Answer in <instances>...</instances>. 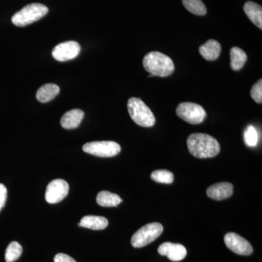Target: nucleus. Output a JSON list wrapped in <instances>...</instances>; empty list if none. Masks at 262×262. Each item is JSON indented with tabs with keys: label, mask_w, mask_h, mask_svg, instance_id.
Wrapping results in <instances>:
<instances>
[{
	"label": "nucleus",
	"mask_w": 262,
	"mask_h": 262,
	"mask_svg": "<svg viewBox=\"0 0 262 262\" xmlns=\"http://www.w3.org/2000/svg\"><path fill=\"white\" fill-rule=\"evenodd\" d=\"M182 3L186 9L193 14L196 15L206 14V7L202 0H182Z\"/></svg>",
	"instance_id": "aec40b11"
},
{
	"label": "nucleus",
	"mask_w": 262,
	"mask_h": 262,
	"mask_svg": "<svg viewBox=\"0 0 262 262\" xmlns=\"http://www.w3.org/2000/svg\"><path fill=\"white\" fill-rule=\"evenodd\" d=\"M233 185L230 183L222 182L215 184L208 188L207 195L215 201H223L230 198L233 194Z\"/></svg>",
	"instance_id": "f8f14e48"
},
{
	"label": "nucleus",
	"mask_w": 262,
	"mask_h": 262,
	"mask_svg": "<svg viewBox=\"0 0 262 262\" xmlns=\"http://www.w3.org/2000/svg\"><path fill=\"white\" fill-rule=\"evenodd\" d=\"M127 110L131 119L141 127H152L156 122L154 114L140 98H130L127 101Z\"/></svg>",
	"instance_id": "7ed1b4c3"
},
{
	"label": "nucleus",
	"mask_w": 262,
	"mask_h": 262,
	"mask_svg": "<svg viewBox=\"0 0 262 262\" xmlns=\"http://www.w3.org/2000/svg\"><path fill=\"white\" fill-rule=\"evenodd\" d=\"M49 11L48 7L39 3L27 5L12 17V22L18 27H27L46 16Z\"/></svg>",
	"instance_id": "20e7f679"
},
{
	"label": "nucleus",
	"mask_w": 262,
	"mask_h": 262,
	"mask_svg": "<svg viewBox=\"0 0 262 262\" xmlns=\"http://www.w3.org/2000/svg\"><path fill=\"white\" fill-rule=\"evenodd\" d=\"M84 115V112L79 108L70 110L61 117V126L67 130L77 128L83 120Z\"/></svg>",
	"instance_id": "ddd939ff"
},
{
	"label": "nucleus",
	"mask_w": 262,
	"mask_h": 262,
	"mask_svg": "<svg viewBox=\"0 0 262 262\" xmlns=\"http://www.w3.org/2000/svg\"><path fill=\"white\" fill-rule=\"evenodd\" d=\"M70 186L63 179H55L48 184L46 192V200L48 203L56 204L68 195Z\"/></svg>",
	"instance_id": "6e6552de"
},
{
	"label": "nucleus",
	"mask_w": 262,
	"mask_h": 262,
	"mask_svg": "<svg viewBox=\"0 0 262 262\" xmlns=\"http://www.w3.org/2000/svg\"><path fill=\"white\" fill-rule=\"evenodd\" d=\"M222 46L215 39H209L199 48L200 54L207 61H215L220 56Z\"/></svg>",
	"instance_id": "4468645a"
},
{
	"label": "nucleus",
	"mask_w": 262,
	"mask_h": 262,
	"mask_svg": "<svg viewBox=\"0 0 262 262\" xmlns=\"http://www.w3.org/2000/svg\"><path fill=\"white\" fill-rule=\"evenodd\" d=\"M81 47L75 41H67L60 43L52 52V56L58 61H67L74 59L78 56Z\"/></svg>",
	"instance_id": "1a4fd4ad"
},
{
	"label": "nucleus",
	"mask_w": 262,
	"mask_h": 262,
	"mask_svg": "<svg viewBox=\"0 0 262 262\" xmlns=\"http://www.w3.org/2000/svg\"><path fill=\"white\" fill-rule=\"evenodd\" d=\"M82 149L84 152L101 157L111 158L116 156L121 151L120 144L112 141H94L84 144Z\"/></svg>",
	"instance_id": "0eeeda50"
},
{
	"label": "nucleus",
	"mask_w": 262,
	"mask_h": 262,
	"mask_svg": "<svg viewBox=\"0 0 262 262\" xmlns=\"http://www.w3.org/2000/svg\"><path fill=\"white\" fill-rule=\"evenodd\" d=\"M163 232V225L158 222L148 224L136 232L131 238L134 248H142L158 239Z\"/></svg>",
	"instance_id": "39448f33"
},
{
	"label": "nucleus",
	"mask_w": 262,
	"mask_h": 262,
	"mask_svg": "<svg viewBox=\"0 0 262 262\" xmlns=\"http://www.w3.org/2000/svg\"><path fill=\"white\" fill-rule=\"evenodd\" d=\"M244 12L253 24L262 29V8L261 5L253 2H247L244 7Z\"/></svg>",
	"instance_id": "dca6fc26"
},
{
	"label": "nucleus",
	"mask_w": 262,
	"mask_h": 262,
	"mask_svg": "<svg viewBox=\"0 0 262 262\" xmlns=\"http://www.w3.org/2000/svg\"><path fill=\"white\" fill-rule=\"evenodd\" d=\"M244 141L246 145L250 147H255L257 145L258 136L257 131L253 125H248L244 131Z\"/></svg>",
	"instance_id": "5701e85b"
},
{
	"label": "nucleus",
	"mask_w": 262,
	"mask_h": 262,
	"mask_svg": "<svg viewBox=\"0 0 262 262\" xmlns=\"http://www.w3.org/2000/svg\"><path fill=\"white\" fill-rule=\"evenodd\" d=\"M60 93V88L56 84L48 83L38 90L36 98L40 103H47L54 99Z\"/></svg>",
	"instance_id": "f3484780"
},
{
	"label": "nucleus",
	"mask_w": 262,
	"mask_h": 262,
	"mask_svg": "<svg viewBox=\"0 0 262 262\" xmlns=\"http://www.w3.org/2000/svg\"><path fill=\"white\" fill-rule=\"evenodd\" d=\"M187 146L193 156L201 159L213 158L220 152L218 141L206 134H191L187 139Z\"/></svg>",
	"instance_id": "f257e3e1"
},
{
	"label": "nucleus",
	"mask_w": 262,
	"mask_h": 262,
	"mask_svg": "<svg viewBox=\"0 0 262 262\" xmlns=\"http://www.w3.org/2000/svg\"><path fill=\"white\" fill-rule=\"evenodd\" d=\"M158 253L164 256H167L172 261H180L187 256V249L182 245L167 242L160 245Z\"/></svg>",
	"instance_id": "9b49d317"
},
{
	"label": "nucleus",
	"mask_w": 262,
	"mask_h": 262,
	"mask_svg": "<svg viewBox=\"0 0 262 262\" xmlns=\"http://www.w3.org/2000/svg\"><path fill=\"white\" fill-rule=\"evenodd\" d=\"M224 239L227 247L237 254L248 256L253 253V248L251 244L239 234L229 232L226 234Z\"/></svg>",
	"instance_id": "9d476101"
},
{
	"label": "nucleus",
	"mask_w": 262,
	"mask_h": 262,
	"mask_svg": "<svg viewBox=\"0 0 262 262\" xmlns=\"http://www.w3.org/2000/svg\"><path fill=\"white\" fill-rule=\"evenodd\" d=\"M54 262H76L73 258L65 253H58L54 257Z\"/></svg>",
	"instance_id": "a878e982"
},
{
	"label": "nucleus",
	"mask_w": 262,
	"mask_h": 262,
	"mask_svg": "<svg viewBox=\"0 0 262 262\" xmlns=\"http://www.w3.org/2000/svg\"><path fill=\"white\" fill-rule=\"evenodd\" d=\"M96 202L100 206L116 207L122 203V200L115 193L101 191L98 194Z\"/></svg>",
	"instance_id": "a211bd4d"
},
{
	"label": "nucleus",
	"mask_w": 262,
	"mask_h": 262,
	"mask_svg": "<svg viewBox=\"0 0 262 262\" xmlns=\"http://www.w3.org/2000/svg\"><path fill=\"white\" fill-rule=\"evenodd\" d=\"M230 66L234 71H239L247 61L246 53L238 47H233L230 51Z\"/></svg>",
	"instance_id": "6ab92c4d"
},
{
	"label": "nucleus",
	"mask_w": 262,
	"mask_h": 262,
	"mask_svg": "<svg viewBox=\"0 0 262 262\" xmlns=\"http://www.w3.org/2000/svg\"><path fill=\"white\" fill-rule=\"evenodd\" d=\"M108 225V220L105 217L98 215H85L80 220L78 226L93 230H102Z\"/></svg>",
	"instance_id": "2eb2a0df"
},
{
	"label": "nucleus",
	"mask_w": 262,
	"mask_h": 262,
	"mask_svg": "<svg viewBox=\"0 0 262 262\" xmlns=\"http://www.w3.org/2000/svg\"><path fill=\"white\" fill-rule=\"evenodd\" d=\"M143 65L146 72L153 77H168L175 70L171 58L158 51L150 52L146 54L143 60Z\"/></svg>",
	"instance_id": "f03ea898"
},
{
	"label": "nucleus",
	"mask_w": 262,
	"mask_h": 262,
	"mask_svg": "<svg viewBox=\"0 0 262 262\" xmlns=\"http://www.w3.org/2000/svg\"><path fill=\"white\" fill-rule=\"evenodd\" d=\"M7 195H8V191L6 187L3 184H0V211L4 208L7 201Z\"/></svg>",
	"instance_id": "393cba45"
},
{
	"label": "nucleus",
	"mask_w": 262,
	"mask_h": 262,
	"mask_svg": "<svg viewBox=\"0 0 262 262\" xmlns=\"http://www.w3.org/2000/svg\"><path fill=\"white\" fill-rule=\"evenodd\" d=\"M23 248L18 242L10 243L5 251V261L6 262H15L21 256Z\"/></svg>",
	"instance_id": "412c9836"
},
{
	"label": "nucleus",
	"mask_w": 262,
	"mask_h": 262,
	"mask_svg": "<svg viewBox=\"0 0 262 262\" xmlns=\"http://www.w3.org/2000/svg\"><path fill=\"white\" fill-rule=\"evenodd\" d=\"M151 179L162 184H172L174 179L173 173L168 170H155L151 174Z\"/></svg>",
	"instance_id": "4be33fe9"
},
{
	"label": "nucleus",
	"mask_w": 262,
	"mask_h": 262,
	"mask_svg": "<svg viewBox=\"0 0 262 262\" xmlns=\"http://www.w3.org/2000/svg\"><path fill=\"white\" fill-rule=\"evenodd\" d=\"M177 116L192 125H198L204 121L206 112L203 106L195 103H181L177 108Z\"/></svg>",
	"instance_id": "423d86ee"
},
{
	"label": "nucleus",
	"mask_w": 262,
	"mask_h": 262,
	"mask_svg": "<svg viewBox=\"0 0 262 262\" xmlns=\"http://www.w3.org/2000/svg\"><path fill=\"white\" fill-rule=\"evenodd\" d=\"M251 96L256 103L262 102V80L260 79L256 84H253L251 91Z\"/></svg>",
	"instance_id": "b1692460"
}]
</instances>
